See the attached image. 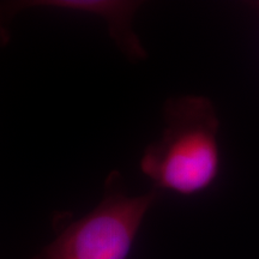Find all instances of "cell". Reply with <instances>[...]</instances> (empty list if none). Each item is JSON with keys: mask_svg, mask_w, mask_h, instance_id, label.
Masks as SVG:
<instances>
[{"mask_svg": "<svg viewBox=\"0 0 259 259\" xmlns=\"http://www.w3.org/2000/svg\"><path fill=\"white\" fill-rule=\"evenodd\" d=\"M164 130L144 151L141 169L155 189L176 193L202 192L220 169V120L209 99L186 95L168 100Z\"/></svg>", "mask_w": 259, "mask_h": 259, "instance_id": "1", "label": "cell"}, {"mask_svg": "<svg viewBox=\"0 0 259 259\" xmlns=\"http://www.w3.org/2000/svg\"><path fill=\"white\" fill-rule=\"evenodd\" d=\"M161 191L128 196L120 173L112 171L103 198L30 259H127L139 228Z\"/></svg>", "mask_w": 259, "mask_h": 259, "instance_id": "2", "label": "cell"}]
</instances>
